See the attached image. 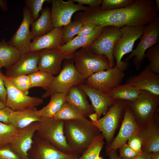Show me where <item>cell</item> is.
<instances>
[{
    "label": "cell",
    "mask_w": 159,
    "mask_h": 159,
    "mask_svg": "<svg viewBox=\"0 0 159 159\" xmlns=\"http://www.w3.org/2000/svg\"><path fill=\"white\" fill-rule=\"evenodd\" d=\"M158 14L155 1L135 0L130 5L116 9L89 7L84 12L77 13L74 20L83 24H94L102 28L137 26L148 25L159 16Z\"/></svg>",
    "instance_id": "6da1fadb"
},
{
    "label": "cell",
    "mask_w": 159,
    "mask_h": 159,
    "mask_svg": "<svg viewBox=\"0 0 159 159\" xmlns=\"http://www.w3.org/2000/svg\"><path fill=\"white\" fill-rule=\"evenodd\" d=\"M100 131L86 117L64 120V132L67 143L73 153L82 154Z\"/></svg>",
    "instance_id": "7a4b0ae2"
},
{
    "label": "cell",
    "mask_w": 159,
    "mask_h": 159,
    "mask_svg": "<svg viewBox=\"0 0 159 159\" xmlns=\"http://www.w3.org/2000/svg\"><path fill=\"white\" fill-rule=\"evenodd\" d=\"M35 133L38 138L60 151L75 155L67 143L64 135L63 120L42 117Z\"/></svg>",
    "instance_id": "3957f363"
},
{
    "label": "cell",
    "mask_w": 159,
    "mask_h": 159,
    "mask_svg": "<svg viewBox=\"0 0 159 159\" xmlns=\"http://www.w3.org/2000/svg\"><path fill=\"white\" fill-rule=\"evenodd\" d=\"M72 59L76 70L85 80L95 73L111 67L106 56L92 52L88 47L76 51Z\"/></svg>",
    "instance_id": "277c9868"
},
{
    "label": "cell",
    "mask_w": 159,
    "mask_h": 159,
    "mask_svg": "<svg viewBox=\"0 0 159 159\" xmlns=\"http://www.w3.org/2000/svg\"><path fill=\"white\" fill-rule=\"evenodd\" d=\"M85 80L75 68L73 59H65L62 69L42 97L46 98L54 93L67 95L72 87L83 83Z\"/></svg>",
    "instance_id": "5b68a950"
},
{
    "label": "cell",
    "mask_w": 159,
    "mask_h": 159,
    "mask_svg": "<svg viewBox=\"0 0 159 159\" xmlns=\"http://www.w3.org/2000/svg\"><path fill=\"white\" fill-rule=\"evenodd\" d=\"M145 26H125L120 28L122 34L115 46L113 56L116 61L115 66L123 71L129 64L127 62L122 61V59L124 55L132 51L135 42L143 35Z\"/></svg>",
    "instance_id": "8992f818"
},
{
    "label": "cell",
    "mask_w": 159,
    "mask_h": 159,
    "mask_svg": "<svg viewBox=\"0 0 159 159\" xmlns=\"http://www.w3.org/2000/svg\"><path fill=\"white\" fill-rule=\"evenodd\" d=\"M137 47L127 57L128 62L132 57L133 63L137 70H139L145 57V52L149 48L158 43L159 38V16L145 26L143 35Z\"/></svg>",
    "instance_id": "52a82bcc"
},
{
    "label": "cell",
    "mask_w": 159,
    "mask_h": 159,
    "mask_svg": "<svg viewBox=\"0 0 159 159\" xmlns=\"http://www.w3.org/2000/svg\"><path fill=\"white\" fill-rule=\"evenodd\" d=\"M124 76V71L115 66L93 74L86 79L85 84L107 95L120 85Z\"/></svg>",
    "instance_id": "ba28073f"
},
{
    "label": "cell",
    "mask_w": 159,
    "mask_h": 159,
    "mask_svg": "<svg viewBox=\"0 0 159 159\" xmlns=\"http://www.w3.org/2000/svg\"><path fill=\"white\" fill-rule=\"evenodd\" d=\"M2 77L7 93L6 107L14 111H24L35 109L43 103L42 99L28 95L15 87L3 74Z\"/></svg>",
    "instance_id": "9c48e42d"
},
{
    "label": "cell",
    "mask_w": 159,
    "mask_h": 159,
    "mask_svg": "<svg viewBox=\"0 0 159 159\" xmlns=\"http://www.w3.org/2000/svg\"><path fill=\"white\" fill-rule=\"evenodd\" d=\"M121 34L120 27H104L100 34L88 47L95 53L106 56L109 60L111 67H113L115 63L113 56L114 48Z\"/></svg>",
    "instance_id": "30bf717a"
},
{
    "label": "cell",
    "mask_w": 159,
    "mask_h": 159,
    "mask_svg": "<svg viewBox=\"0 0 159 159\" xmlns=\"http://www.w3.org/2000/svg\"><path fill=\"white\" fill-rule=\"evenodd\" d=\"M127 103L124 100H114L104 117L96 122L91 121L102 132L107 143L110 142L113 136L119 120Z\"/></svg>",
    "instance_id": "8fae6325"
},
{
    "label": "cell",
    "mask_w": 159,
    "mask_h": 159,
    "mask_svg": "<svg viewBox=\"0 0 159 159\" xmlns=\"http://www.w3.org/2000/svg\"><path fill=\"white\" fill-rule=\"evenodd\" d=\"M52 19L54 28L63 27L71 22V18L76 12L85 11L89 7L74 3L73 0L65 1L62 0H50Z\"/></svg>",
    "instance_id": "7c38bea8"
},
{
    "label": "cell",
    "mask_w": 159,
    "mask_h": 159,
    "mask_svg": "<svg viewBox=\"0 0 159 159\" xmlns=\"http://www.w3.org/2000/svg\"><path fill=\"white\" fill-rule=\"evenodd\" d=\"M23 19L19 28L7 43L16 47L22 54L30 52L31 40L34 37L29 30L33 20L29 10L25 6L22 10Z\"/></svg>",
    "instance_id": "4fadbf2b"
},
{
    "label": "cell",
    "mask_w": 159,
    "mask_h": 159,
    "mask_svg": "<svg viewBox=\"0 0 159 159\" xmlns=\"http://www.w3.org/2000/svg\"><path fill=\"white\" fill-rule=\"evenodd\" d=\"M159 102V96L147 91L141 90L137 99L128 104L134 115L141 120H145L153 116Z\"/></svg>",
    "instance_id": "5bb4252c"
},
{
    "label": "cell",
    "mask_w": 159,
    "mask_h": 159,
    "mask_svg": "<svg viewBox=\"0 0 159 159\" xmlns=\"http://www.w3.org/2000/svg\"><path fill=\"white\" fill-rule=\"evenodd\" d=\"M28 153L29 159H74L77 155L64 153L38 138L35 133Z\"/></svg>",
    "instance_id": "9a60e30c"
},
{
    "label": "cell",
    "mask_w": 159,
    "mask_h": 159,
    "mask_svg": "<svg viewBox=\"0 0 159 159\" xmlns=\"http://www.w3.org/2000/svg\"><path fill=\"white\" fill-rule=\"evenodd\" d=\"M39 127V122H34L18 130L17 135L9 144L11 149L22 159H29L28 153L33 142V137Z\"/></svg>",
    "instance_id": "2e32d148"
},
{
    "label": "cell",
    "mask_w": 159,
    "mask_h": 159,
    "mask_svg": "<svg viewBox=\"0 0 159 159\" xmlns=\"http://www.w3.org/2000/svg\"><path fill=\"white\" fill-rule=\"evenodd\" d=\"M126 106L124 118L119 132L113 142L108 147L107 152L116 150L126 143L132 135L139 133V127L130 107Z\"/></svg>",
    "instance_id": "e0dca14e"
},
{
    "label": "cell",
    "mask_w": 159,
    "mask_h": 159,
    "mask_svg": "<svg viewBox=\"0 0 159 159\" xmlns=\"http://www.w3.org/2000/svg\"><path fill=\"white\" fill-rule=\"evenodd\" d=\"M125 84L159 96V74L153 71L148 65L139 74L130 77Z\"/></svg>",
    "instance_id": "ac0fdd59"
},
{
    "label": "cell",
    "mask_w": 159,
    "mask_h": 159,
    "mask_svg": "<svg viewBox=\"0 0 159 159\" xmlns=\"http://www.w3.org/2000/svg\"><path fill=\"white\" fill-rule=\"evenodd\" d=\"M41 50L21 54L18 60L6 72L8 78L21 75H29L39 70L38 63Z\"/></svg>",
    "instance_id": "d6986e66"
},
{
    "label": "cell",
    "mask_w": 159,
    "mask_h": 159,
    "mask_svg": "<svg viewBox=\"0 0 159 159\" xmlns=\"http://www.w3.org/2000/svg\"><path fill=\"white\" fill-rule=\"evenodd\" d=\"M64 59L65 56L59 48L42 50L38 61V69L53 75L58 74Z\"/></svg>",
    "instance_id": "ffe728a7"
},
{
    "label": "cell",
    "mask_w": 159,
    "mask_h": 159,
    "mask_svg": "<svg viewBox=\"0 0 159 159\" xmlns=\"http://www.w3.org/2000/svg\"><path fill=\"white\" fill-rule=\"evenodd\" d=\"M62 30L63 27L54 28L46 34L34 37L30 45V51L58 49L63 45Z\"/></svg>",
    "instance_id": "44dd1931"
},
{
    "label": "cell",
    "mask_w": 159,
    "mask_h": 159,
    "mask_svg": "<svg viewBox=\"0 0 159 159\" xmlns=\"http://www.w3.org/2000/svg\"><path fill=\"white\" fill-rule=\"evenodd\" d=\"M78 85L90 98L92 106L97 114L98 120L114 100L107 95L90 88L85 84L82 83Z\"/></svg>",
    "instance_id": "7402d4cb"
},
{
    "label": "cell",
    "mask_w": 159,
    "mask_h": 159,
    "mask_svg": "<svg viewBox=\"0 0 159 159\" xmlns=\"http://www.w3.org/2000/svg\"><path fill=\"white\" fill-rule=\"evenodd\" d=\"M102 29L100 27L88 35L77 36L69 42L59 47L64 56L65 59H72L77 49L89 47L100 34Z\"/></svg>",
    "instance_id": "603a6c76"
},
{
    "label": "cell",
    "mask_w": 159,
    "mask_h": 159,
    "mask_svg": "<svg viewBox=\"0 0 159 159\" xmlns=\"http://www.w3.org/2000/svg\"><path fill=\"white\" fill-rule=\"evenodd\" d=\"M42 117L39 116L36 108L24 111L11 110L9 119L10 124L18 130L23 128L35 122H40Z\"/></svg>",
    "instance_id": "cb8c5ba5"
},
{
    "label": "cell",
    "mask_w": 159,
    "mask_h": 159,
    "mask_svg": "<svg viewBox=\"0 0 159 159\" xmlns=\"http://www.w3.org/2000/svg\"><path fill=\"white\" fill-rule=\"evenodd\" d=\"M31 26V31L34 38L44 35L52 31L54 27L51 17L50 8L42 9L39 18L33 21Z\"/></svg>",
    "instance_id": "d4e9b609"
},
{
    "label": "cell",
    "mask_w": 159,
    "mask_h": 159,
    "mask_svg": "<svg viewBox=\"0 0 159 159\" xmlns=\"http://www.w3.org/2000/svg\"><path fill=\"white\" fill-rule=\"evenodd\" d=\"M66 100L67 102L73 105L82 111L86 116L94 112L85 94L78 85L73 86L70 88L66 95Z\"/></svg>",
    "instance_id": "484cf974"
},
{
    "label": "cell",
    "mask_w": 159,
    "mask_h": 159,
    "mask_svg": "<svg viewBox=\"0 0 159 159\" xmlns=\"http://www.w3.org/2000/svg\"><path fill=\"white\" fill-rule=\"evenodd\" d=\"M142 139V150L148 153L159 152V133L158 128L151 126L139 132Z\"/></svg>",
    "instance_id": "4316f807"
},
{
    "label": "cell",
    "mask_w": 159,
    "mask_h": 159,
    "mask_svg": "<svg viewBox=\"0 0 159 159\" xmlns=\"http://www.w3.org/2000/svg\"><path fill=\"white\" fill-rule=\"evenodd\" d=\"M21 54L16 47L9 44L4 39L0 42V63L6 70L19 59Z\"/></svg>",
    "instance_id": "83f0119b"
},
{
    "label": "cell",
    "mask_w": 159,
    "mask_h": 159,
    "mask_svg": "<svg viewBox=\"0 0 159 159\" xmlns=\"http://www.w3.org/2000/svg\"><path fill=\"white\" fill-rule=\"evenodd\" d=\"M50 100L45 106L37 110L38 115L41 117L52 118L66 102V95L60 93H54L51 95Z\"/></svg>",
    "instance_id": "f1b7e54d"
},
{
    "label": "cell",
    "mask_w": 159,
    "mask_h": 159,
    "mask_svg": "<svg viewBox=\"0 0 159 159\" xmlns=\"http://www.w3.org/2000/svg\"><path fill=\"white\" fill-rule=\"evenodd\" d=\"M141 92L137 88L125 84L119 85L107 95L114 100H120L133 102L139 96Z\"/></svg>",
    "instance_id": "f546056e"
},
{
    "label": "cell",
    "mask_w": 159,
    "mask_h": 159,
    "mask_svg": "<svg viewBox=\"0 0 159 159\" xmlns=\"http://www.w3.org/2000/svg\"><path fill=\"white\" fill-rule=\"evenodd\" d=\"M86 117L85 114L73 105L65 103L52 119L62 120L80 119Z\"/></svg>",
    "instance_id": "4dcf8cb0"
},
{
    "label": "cell",
    "mask_w": 159,
    "mask_h": 159,
    "mask_svg": "<svg viewBox=\"0 0 159 159\" xmlns=\"http://www.w3.org/2000/svg\"><path fill=\"white\" fill-rule=\"evenodd\" d=\"M29 75L30 80L31 88L40 87L46 91L49 88L55 77L51 74L39 70Z\"/></svg>",
    "instance_id": "1f68e13d"
},
{
    "label": "cell",
    "mask_w": 159,
    "mask_h": 159,
    "mask_svg": "<svg viewBox=\"0 0 159 159\" xmlns=\"http://www.w3.org/2000/svg\"><path fill=\"white\" fill-rule=\"evenodd\" d=\"M105 137L103 134H99L93 140L79 159H94L100 153L104 145Z\"/></svg>",
    "instance_id": "d6a6232c"
},
{
    "label": "cell",
    "mask_w": 159,
    "mask_h": 159,
    "mask_svg": "<svg viewBox=\"0 0 159 159\" xmlns=\"http://www.w3.org/2000/svg\"><path fill=\"white\" fill-rule=\"evenodd\" d=\"M18 132V130L11 124L0 122V147L9 144Z\"/></svg>",
    "instance_id": "836d02e7"
},
{
    "label": "cell",
    "mask_w": 159,
    "mask_h": 159,
    "mask_svg": "<svg viewBox=\"0 0 159 159\" xmlns=\"http://www.w3.org/2000/svg\"><path fill=\"white\" fill-rule=\"evenodd\" d=\"M82 23L75 20L63 27L62 40L63 45L71 41L78 33Z\"/></svg>",
    "instance_id": "e575fe53"
},
{
    "label": "cell",
    "mask_w": 159,
    "mask_h": 159,
    "mask_svg": "<svg viewBox=\"0 0 159 159\" xmlns=\"http://www.w3.org/2000/svg\"><path fill=\"white\" fill-rule=\"evenodd\" d=\"M145 57L150 62L148 65L154 72L159 74V43L148 49L145 54Z\"/></svg>",
    "instance_id": "d590c367"
},
{
    "label": "cell",
    "mask_w": 159,
    "mask_h": 159,
    "mask_svg": "<svg viewBox=\"0 0 159 159\" xmlns=\"http://www.w3.org/2000/svg\"><path fill=\"white\" fill-rule=\"evenodd\" d=\"M8 78L15 87L26 94L31 88L29 75H21Z\"/></svg>",
    "instance_id": "8d00e7d4"
},
{
    "label": "cell",
    "mask_w": 159,
    "mask_h": 159,
    "mask_svg": "<svg viewBox=\"0 0 159 159\" xmlns=\"http://www.w3.org/2000/svg\"><path fill=\"white\" fill-rule=\"evenodd\" d=\"M47 0H25L26 6L29 11L33 21L37 19L40 16L39 13L42 9V5Z\"/></svg>",
    "instance_id": "74e56055"
},
{
    "label": "cell",
    "mask_w": 159,
    "mask_h": 159,
    "mask_svg": "<svg viewBox=\"0 0 159 159\" xmlns=\"http://www.w3.org/2000/svg\"><path fill=\"white\" fill-rule=\"evenodd\" d=\"M135 0H103L100 7L105 10H114L128 6Z\"/></svg>",
    "instance_id": "f35d334b"
},
{
    "label": "cell",
    "mask_w": 159,
    "mask_h": 159,
    "mask_svg": "<svg viewBox=\"0 0 159 159\" xmlns=\"http://www.w3.org/2000/svg\"><path fill=\"white\" fill-rule=\"evenodd\" d=\"M128 140V145L133 150L140 153L142 152V141L139 135V133L132 135Z\"/></svg>",
    "instance_id": "ab89813d"
},
{
    "label": "cell",
    "mask_w": 159,
    "mask_h": 159,
    "mask_svg": "<svg viewBox=\"0 0 159 159\" xmlns=\"http://www.w3.org/2000/svg\"><path fill=\"white\" fill-rule=\"evenodd\" d=\"M120 148V156L122 159H131L140 153L133 150L126 143Z\"/></svg>",
    "instance_id": "60d3db41"
},
{
    "label": "cell",
    "mask_w": 159,
    "mask_h": 159,
    "mask_svg": "<svg viewBox=\"0 0 159 159\" xmlns=\"http://www.w3.org/2000/svg\"><path fill=\"white\" fill-rule=\"evenodd\" d=\"M0 159H22L11 149L9 145L0 147Z\"/></svg>",
    "instance_id": "b9f144b4"
},
{
    "label": "cell",
    "mask_w": 159,
    "mask_h": 159,
    "mask_svg": "<svg viewBox=\"0 0 159 159\" xmlns=\"http://www.w3.org/2000/svg\"><path fill=\"white\" fill-rule=\"evenodd\" d=\"M100 27L96 24L92 23L83 24L77 36L88 35Z\"/></svg>",
    "instance_id": "7bdbcfd3"
},
{
    "label": "cell",
    "mask_w": 159,
    "mask_h": 159,
    "mask_svg": "<svg viewBox=\"0 0 159 159\" xmlns=\"http://www.w3.org/2000/svg\"><path fill=\"white\" fill-rule=\"evenodd\" d=\"M74 2L83 5L87 4L91 8H96L100 7L101 5L103 0H73Z\"/></svg>",
    "instance_id": "ee69618b"
},
{
    "label": "cell",
    "mask_w": 159,
    "mask_h": 159,
    "mask_svg": "<svg viewBox=\"0 0 159 159\" xmlns=\"http://www.w3.org/2000/svg\"><path fill=\"white\" fill-rule=\"evenodd\" d=\"M11 110V109L6 107L0 110V122L6 124H10L9 119Z\"/></svg>",
    "instance_id": "f6af8a7d"
},
{
    "label": "cell",
    "mask_w": 159,
    "mask_h": 159,
    "mask_svg": "<svg viewBox=\"0 0 159 159\" xmlns=\"http://www.w3.org/2000/svg\"><path fill=\"white\" fill-rule=\"evenodd\" d=\"M3 73L0 71V101L5 104L7 97V91L2 77Z\"/></svg>",
    "instance_id": "bcb514c9"
},
{
    "label": "cell",
    "mask_w": 159,
    "mask_h": 159,
    "mask_svg": "<svg viewBox=\"0 0 159 159\" xmlns=\"http://www.w3.org/2000/svg\"><path fill=\"white\" fill-rule=\"evenodd\" d=\"M131 159H151V153L142 152Z\"/></svg>",
    "instance_id": "7dc6e473"
},
{
    "label": "cell",
    "mask_w": 159,
    "mask_h": 159,
    "mask_svg": "<svg viewBox=\"0 0 159 159\" xmlns=\"http://www.w3.org/2000/svg\"><path fill=\"white\" fill-rule=\"evenodd\" d=\"M110 159H121L120 157L118 156L116 150L108 152Z\"/></svg>",
    "instance_id": "c3c4849f"
},
{
    "label": "cell",
    "mask_w": 159,
    "mask_h": 159,
    "mask_svg": "<svg viewBox=\"0 0 159 159\" xmlns=\"http://www.w3.org/2000/svg\"><path fill=\"white\" fill-rule=\"evenodd\" d=\"M0 8L1 10L4 11L8 9L7 6V2L5 0H0Z\"/></svg>",
    "instance_id": "681fc988"
},
{
    "label": "cell",
    "mask_w": 159,
    "mask_h": 159,
    "mask_svg": "<svg viewBox=\"0 0 159 159\" xmlns=\"http://www.w3.org/2000/svg\"><path fill=\"white\" fill-rule=\"evenodd\" d=\"M88 116L92 120V122H96L98 120L97 115L95 112H93L90 114Z\"/></svg>",
    "instance_id": "f907efd6"
},
{
    "label": "cell",
    "mask_w": 159,
    "mask_h": 159,
    "mask_svg": "<svg viewBox=\"0 0 159 159\" xmlns=\"http://www.w3.org/2000/svg\"><path fill=\"white\" fill-rule=\"evenodd\" d=\"M151 159H159V153L158 152L153 153H151Z\"/></svg>",
    "instance_id": "816d5d0a"
},
{
    "label": "cell",
    "mask_w": 159,
    "mask_h": 159,
    "mask_svg": "<svg viewBox=\"0 0 159 159\" xmlns=\"http://www.w3.org/2000/svg\"><path fill=\"white\" fill-rule=\"evenodd\" d=\"M155 3L156 8L158 12H159V0H155Z\"/></svg>",
    "instance_id": "f5cc1de1"
},
{
    "label": "cell",
    "mask_w": 159,
    "mask_h": 159,
    "mask_svg": "<svg viewBox=\"0 0 159 159\" xmlns=\"http://www.w3.org/2000/svg\"><path fill=\"white\" fill-rule=\"evenodd\" d=\"M6 107L5 104L0 101V110Z\"/></svg>",
    "instance_id": "db71d44e"
},
{
    "label": "cell",
    "mask_w": 159,
    "mask_h": 159,
    "mask_svg": "<svg viewBox=\"0 0 159 159\" xmlns=\"http://www.w3.org/2000/svg\"><path fill=\"white\" fill-rule=\"evenodd\" d=\"M100 153H98L94 159H102V158L99 156Z\"/></svg>",
    "instance_id": "11a10c76"
},
{
    "label": "cell",
    "mask_w": 159,
    "mask_h": 159,
    "mask_svg": "<svg viewBox=\"0 0 159 159\" xmlns=\"http://www.w3.org/2000/svg\"><path fill=\"white\" fill-rule=\"evenodd\" d=\"M1 67H2L1 65V64H0V69H1Z\"/></svg>",
    "instance_id": "9f6ffc18"
},
{
    "label": "cell",
    "mask_w": 159,
    "mask_h": 159,
    "mask_svg": "<svg viewBox=\"0 0 159 159\" xmlns=\"http://www.w3.org/2000/svg\"><path fill=\"white\" fill-rule=\"evenodd\" d=\"M74 159H79V158H78V157H77L75 158Z\"/></svg>",
    "instance_id": "6f0895ef"
}]
</instances>
